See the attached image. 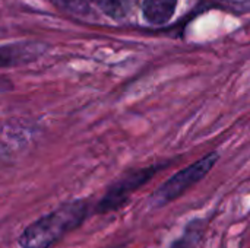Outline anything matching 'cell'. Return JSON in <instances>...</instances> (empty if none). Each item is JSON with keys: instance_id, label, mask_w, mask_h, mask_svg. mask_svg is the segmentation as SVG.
Here are the masks:
<instances>
[{"instance_id": "cell-1", "label": "cell", "mask_w": 250, "mask_h": 248, "mask_svg": "<svg viewBox=\"0 0 250 248\" xmlns=\"http://www.w3.org/2000/svg\"><path fill=\"white\" fill-rule=\"evenodd\" d=\"M86 216V205L81 200L62 205L51 213L32 222L19 237L22 248H50L63 235L73 231Z\"/></svg>"}, {"instance_id": "cell-2", "label": "cell", "mask_w": 250, "mask_h": 248, "mask_svg": "<svg viewBox=\"0 0 250 248\" xmlns=\"http://www.w3.org/2000/svg\"><path fill=\"white\" fill-rule=\"evenodd\" d=\"M218 159L217 153H209L204 156L202 159L196 161L190 167L179 171L176 175H173L168 181H166L151 197L152 205L155 206H164L179 196H182L186 190H189L192 186H195L199 180H202L211 168L215 165Z\"/></svg>"}, {"instance_id": "cell-3", "label": "cell", "mask_w": 250, "mask_h": 248, "mask_svg": "<svg viewBox=\"0 0 250 248\" xmlns=\"http://www.w3.org/2000/svg\"><path fill=\"white\" fill-rule=\"evenodd\" d=\"M155 171H157L155 168H146V170H141V171H136V172L125 177L114 187H111V190L108 191V194L101 200L100 210L101 212H108L111 209L120 208V205L126 202L127 196L136 187H139L144 183H146Z\"/></svg>"}, {"instance_id": "cell-4", "label": "cell", "mask_w": 250, "mask_h": 248, "mask_svg": "<svg viewBox=\"0 0 250 248\" xmlns=\"http://www.w3.org/2000/svg\"><path fill=\"white\" fill-rule=\"evenodd\" d=\"M177 0H144L142 15L152 25H163L171 19Z\"/></svg>"}, {"instance_id": "cell-5", "label": "cell", "mask_w": 250, "mask_h": 248, "mask_svg": "<svg viewBox=\"0 0 250 248\" xmlns=\"http://www.w3.org/2000/svg\"><path fill=\"white\" fill-rule=\"evenodd\" d=\"M44 51V47L40 44H13L6 45L1 50V63L3 66L26 63L38 57Z\"/></svg>"}, {"instance_id": "cell-6", "label": "cell", "mask_w": 250, "mask_h": 248, "mask_svg": "<svg viewBox=\"0 0 250 248\" xmlns=\"http://www.w3.org/2000/svg\"><path fill=\"white\" fill-rule=\"evenodd\" d=\"M95 1L111 18H122L127 13L129 9L127 0H95Z\"/></svg>"}, {"instance_id": "cell-7", "label": "cell", "mask_w": 250, "mask_h": 248, "mask_svg": "<svg viewBox=\"0 0 250 248\" xmlns=\"http://www.w3.org/2000/svg\"><path fill=\"white\" fill-rule=\"evenodd\" d=\"M64 9L76 13V15H86L89 12L91 3L89 0H56Z\"/></svg>"}, {"instance_id": "cell-8", "label": "cell", "mask_w": 250, "mask_h": 248, "mask_svg": "<svg viewBox=\"0 0 250 248\" xmlns=\"http://www.w3.org/2000/svg\"><path fill=\"white\" fill-rule=\"evenodd\" d=\"M224 1L231 3V4H242V6H246L250 3V0H224Z\"/></svg>"}]
</instances>
